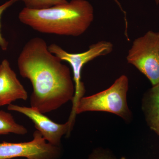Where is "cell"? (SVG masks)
Returning a JSON list of instances; mask_svg holds the SVG:
<instances>
[{"instance_id":"cell-1","label":"cell","mask_w":159,"mask_h":159,"mask_svg":"<svg viewBox=\"0 0 159 159\" xmlns=\"http://www.w3.org/2000/svg\"><path fill=\"white\" fill-rule=\"evenodd\" d=\"M17 65L20 75L29 79L33 87L31 107L44 114L73 100L75 85L70 69L49 51L41 38H33L26 43Z\"/></svg>"},{"instance_id":"cell-2","label":"cell","mask_w":159,"mask_h":159,"mask_svg":"<svg viewBox=\"0 0 159 159\" xmlns=\"http://www.w3.org/2000/svg\"><path fill=\"white\" fill-rule=\"evenodd\" d=\"M20 21L44 34L77 37L82 35L94 19V9L87 0H72L47 9L24 8L19 14Z\"/></svg>"},{"instance_id":"cell-3","label":"cell","mask_w":159,"mask_h":159,"mask_svg":"<svg viewBox=\"0 0 159 159\" xmlns=\"http://www.w3.org/2000/svg\"><path fill=\"white\" fill-rule=\"evenodd\" d=\"M128 85V78L122 75L105 90L81 98L77 103L76 115L88 111H105L129 121L131 114L127 102Z\"/></svg>"},{"instance_id":"cell-4","label":"cell","mask_w":159,"mask_h":159,"mask_svg":"<svg viewBox=\"0 0 159 159\" xmlns=\"http://www.w3.org/2000/svg\"><path fill=\"white\" fill-rule=\"evenodd\" d=\"M49 51L62 61L68 62L72 67L75 85V94L73 107L68 121L71 124L75 123V113L77 103L84 97L85 86L81 80V72L84 66L97 57L109 54L113 50V45L110 42L101 41L90 46L89 50L80 53H71L65 51L58 45L51 44L48 46Z\"/></svg>"},{"instance_id":"cell-5","label":"cell","mask_w":159,"mask_h":159,"mask_svg":"<svg viewBox=\"0 0 159 159\" xmlns=\"http://www.w3.org/2000/svg\"><path fill=\"white\" fill-rule=\"evenodd\" d=\"M126 60L146 76L152 86L159 84V32L149 31L136 39Z\"/></svg>"},{"instance_id":"cell-6","label":"cell","mask_w":159,"mask_h":159,"mask_svg":"<svg viewBox=\"0 0 159 159\" xmlns=\"http://www.w3.org/2000/svg\"><path fill=\"white\" fill-rule=\"evenodd\" d=\"M33 139L29 142L0 143V159L17 157L27 159H60L62 155L61 146L47 142L39 131H34Z\"/></svg>"},{"instance_id":"cell-7","label":"cell","mask_w":159,"mask_h":159,"mask_svg":"<svg viewBox=\"0 0 159 159\" xmlns=\"http://www.w3.org/2000/svg\"><path fill=\"white\" fill-rule=\"evenodd\" d=\"M9 111H14L25 115L34 123L36 130L39 131L46 141L51 145L61 146L62 137L71 133L68 122L63 124L56 123L44 114L32 107L20 106L13 104L8 105Z\"/></svg>"},{"instance_id":"cell-8","label":"cell","mask_w":159,"mask_h":159,"mask_svg":"<svg viewBox=\"0 0 159 159\" xmlns=\"http://www.w3.org/2000/svg\"><path fill=\"white\" fill-rule=\"evenodd\" d=\"M28 94L7 59L0 64V107L18 99L26 100Z\"/></svg>"},{"instance_id":"cell-9","label":"cell","mask_w":159,"mask_h":159,"mask_svg":"<svg viewBox=\"0 0 159 159\" xmlns=\"http://www.w3.org/2000/svg\"><path fill=\"white\" fill-rule=\"evenodd\" d=\"M142 109L148 127L159 136V83L145 93Z\"/></svg>"},{"instance_id":"cell-10","label":"cell","mask_w":159,"mask_h":159,"mask_svg":"<svg viewBox=\"0 0 159 159\" xmlns=\"http://www.w3.org/2000/svg\"><path fill=\"white\" fill-rule=\"evenodd\" d=\"M28 132L25 126L16 122L11 114L0 110V135L9 134L24 135Z\"/></svg>"},{"instance_id":"cell-11","label":"cell","mask_w":159,"mask_h":159,"mask_svg":"<svg viewBox=\"0 0 159 159\" xmlns=\"http://www.w3.org/2000/svg\"><path fill=\"white\" fill-rule=\"evenodd\" d=\"M27 9L39 10L67 3V0H21Z\"/></svg>"},{"instance_id":"cell-12","label":"cell","mask_w":159,"mask_h":159,"mask_svg":"<svg viewBox=\"0 0 159 159\" xmlns=\"http://www.w3.org/2000/svg\"><path fill=\"white\" fill-rule=\"evenodd\" d=\"M19 1L20 0H9V1L6 2L4 3L3 5L0 6V47L3 50H6L7 49L8 43L5 39L3 37L2 33H1V16H2L3 12L6 9L12 6L14 3Z\"/></svg>"},{"instance_id":"cell-13","label":"cell","mask_w":159,"mask_h":159,"mask_svg":"<svg viewBox=\"0 0 159 159\" xmlns=\"http://www.w3.org/2000/svg\"><path fill=\"white\" fill-rule=\"evenodd\" d=\"M88 159H113L108 153L102 151L96 150L93 152Z\"/></svg>"},{"instance_id":"cell-14","label":"cell","mask_w":159,"mask_h":159,"mask_svg":"<svg viewBox=\"0 0 159 159\" xmlns=\"http://www.w3.org/2000/svg\"><path fill=\"white\" fill-rule=\"evenodd\" d=\"M114 2H116V4L118 5V6H119V9H120L121 11H122V13H123V15L124 16V20H125V23H127L128 21H127V18H126V13L125 12V10L123 9L122 8V6H121V3H120V2H119V0H113Z\"/></svg>"},{"instance_id":"cell-15","label":"cell","mask_w":159,"mask_h":159,"mask_svg":"<svg viewBox=\"0 0 159 159\" xmlns=\"http://www.w3.org/2000/svg\"><path fill=\"white\" fill-rule=\"evenodd\" d=\"M155 2L156 4V5H158L159 4V0H155Z\"/></svg>"},{"instance_id":"cell-16","label":"cell","mask_w":159,"mask_h":159,"mask_svg":"<svg viewBox=\"0 0 159 159\" xmlns=\"http://www.w3.org/2000/svg\"><path fill=\"white\" fill-rule=\"evenodd\" d=\"M121 159H126L125 157H122Z\"/></svg>"}]
</instances>
